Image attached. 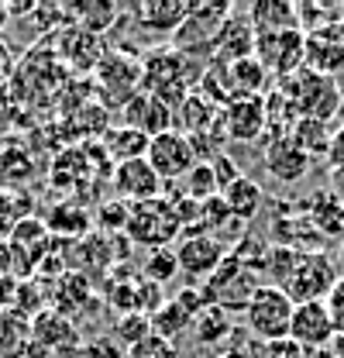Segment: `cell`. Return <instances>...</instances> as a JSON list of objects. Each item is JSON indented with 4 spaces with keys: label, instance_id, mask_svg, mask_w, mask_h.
Instances as JSON below:
<instances>
[{
    "label": "cell",
    "instance_id": "cell-33",
    "mask_svg": "<svg viewBox=\"0 0 344 358\" xmlns=\"http://www.w3.org/2000/svg\"><path fill=\"white\" fill-rule=\"evenodd\" d=\"M182 193H186V200H193V203H210L214 196H220L214 166H210V162H196V166L186 173V179H182Z\"/></svg>",
    "mask_w": 344,
    "mask_h": 358
},
{
    "label": "cell",
    "instance_id": "cell-23",
    "mask_svg": "<svg viewBox=\"0 0 344 358\" xmlns=\"http://www.w3.org/2000/svg\"><path fill=\"white\" fill-rule=\"evenodd\" d=\"M48 300H52V310L66 313L69 320H73V313L83 310L86 303H93V282L80 275V272H66V275H59L55 279V286H52V293H48Z\"/></svg>",
    "mask_w": 344,
    "mask_h": 358
},
{
    "label": "cell",
    "instance_id": "cell-45",
    "mask_svg": "<svg viewBox=\"0 0 344 358\" xmlns=\"http://www.w3.org/2000/svg\"><path fill=\"white\" fill-rule=\"evenodd\" d=\"M7 21H10V10H7V3H0V31L7 28Z\"/></svg>",
    "mask_w": 344,
    "mask_h": 358
},
{
    "label": "cell",
    "instance_id": "cell-13",
    "mask_svg": "<svg viewBox=\"0 0 344 358\" xmlns=\"http://www.w3.org/2000/svg\"><path fill=\"white\" fill-rule=\"evenodd\" d=\"M227 245H220L210 234H182L175 245V259H179V272H186L189 279H210L217 266L227 259Z\"/></svg>",
    "mask_w": 344,
    "mask_h": 358
},
{
    "label": "cell",
    "instance_id": "cell-41",
    "mask_svg": "<svg viewBox=\"0 0 344 358\" xmlns=\"http://www.w3.org/2000/svg\"><path fill=\"white\" fill-rule=\"evenodd\" d=\"M261 355L265 358H306V348H300L293 338H279V341L261 345Z\"/></svg>",
    "mask_w": 344,
    "mask_h": 358
},
{
    "label": "cell",
    "instance_id": "cell-27",
    "mask_svg": "<svg viewBox=\"0 0 344 358\" xmlns=\"http://www.w3.org/2000/svg\"><path fill=\"white\" fill-rule=\"evenodd\" d=\"M45 227H48V234H52V238H62V241H80V238H86V234H89L93 217L86 214L83 207H76V203H59V207H52V210H48Z\"/></svg>",
    "mask_w": 344,
    "mask_h": 358
},
{
    "label": "cell",
    "instance_id": "cell-16",
    "mask_svg": "<svg viewBox=\"0 0 344 358\" xmlns=\"http://www.w3.org/2000/svg\"><path fill=\"white\" fill-rule=\"evenodd\" d=\"M31 338L45 345L52 355H73L80 358V348H83V341H80V331H76V324L66 317V313L59 310H42L38 317H31Z\"/></svg>",
    "mask_w": 344,
    "mask_h": 358
},
{
    "label": "cell",
    "instance_id": "cell-31",
    "mask_svg": "<svg viewBox=\"0 0 344 358\" xmlns=\"http://www.w3.org/2000/svg\"><path fill=\"white\" fill-rule=\"evenodd\" d=\"M24 217H31V196H28V189H3L0 186V245L10 241L14 227L24 221Z\"/></svg>",
    "mask_w": 344,
    "mask_h": 358
},
{
    "label": "cell",
    "instance_id": "cell-11",
    "mask_svg": "<svg viewBox=\"0 0 344 358\" xmlns=\"http://www.w3.org/2000/svg\"><path fill=\"white\" fill-rule=\"evenodd\" d=\"M110 186H114L117 200H124V203L134 207V203L159 200L166 182H162L159 173L148 166V159H131V162L114 166V173H110Z\"/></svg>",
    "mask_w": 344,
    "mask_h": 358
},
{
    "label": "cell",
    "instance_id": "cell-15",
    "mask_svg": "<svg viewBox=\"0 0 344 358\" xmlns=\"http://www.w3.org/2000/svg\"><path fill=\"white\" fill-rule=\"evenodd\" d=\"M261 162H265V173H268V176L275 179V182H286V186L300 182V179L310 173V166H313V159L303 152L289 134L268 138V145H265V152H261Z\"/></svg>",
    "mask_w": 344,
    "mask_h": 358
},
{
    "label": "cell",
    "instance_id": "cell-38",
    "mask_svg": "<svg viewBox=\"0 0 344 358\" xmlns=\"http://www.w3.org/2000/svg\"><path fill=\"white\" fill-rule=\"evenodd\" d=\"M80 358H128V348L110 334V338H103V334H96V338H89L83 348H80Z\"/></svg>",
    "mask_w": 344,
    "mask_h": 358
},
{
    "label": "cell",
    "instance_id": "cell-24",
    "mask_svg": "<svg viewBox=\"0 0 344 358\" xmlns=\"http://www.w3.org/2000/svg\"><path fill=\"white\" fill-rule=\"evenodd\" d=\"M35 176V159L21 145V138H0V186L21 189V182Z\"/></svg>",
    "mask_w": 344,
    "mask_h": 358
},
{
    "label": "cell",
    "instance_id": "cell-22",
    "mask_svg": "<svg viewBox=\"0 0 344 358\" xmlns=\"http://www.w3.org/2000/svg\"><path fill=\"white\" fill-rule=\"evenodd\" d=\"M245 17L255 28V35H272V31H293V28H300V10L289 0H258V3H252L245 10Z\"/></svg>",
    "mask_w": 344,
    "mask_h": 358
},
{
    "label": "cell",
    "instance_id": "cell-14",
    "mask_svg": "<svg viewBox=\"0 0 344 358\" xmlns=\"http://www.w3.org/2000/svg\"><path fill=\"white\" fill-rule=\"evenodd\" d=\"M220 128L227 141H255L268 131L265 124V96H234L220 110Z\"/></svg>",
    "mask_w": 344,
    "mask_h": 358
},
{
    "label": "cell",
    "instance_id": "cell-3",
    "mask_svg": "<svg viewBox=\"0 0 344 358\" xmlns=\"http://www.w3.org/2000/svg\"><path fill=\"white\" fill-rule=\"evenodd\" d=\"M293 310H296V303L289 300L286 289H279L272 282H261L255 289V296H252V303L245 307V327L261 345L279 341V338H289Z\"/></svg>",
    "mask_w": 344,
    "mask_h": 358
},
{
    "label": "cell",
    "instance_id": "cell-20",
    "mask_svg": "<svg viewBox=\"0 0 344 358\" xmlns=\"http://www.w3.org/2000/svg\"><path fill=\"white\" fill-rule=\"evenodd\" d=\"M306 217L317 227V234L324 241H334V238H344V200L334 193V189H317L310 200H306Z\"/></svg>",
    "mask_w": 344,
    "mask_h": 358
},
{
    "label": "cell",
    "instance_id": "cell-25",
    "mask_svg": "<svg viewBox=\"0 0 344 358\" xmlns=\"http://www.w3.org/2000/svg\"><path fill=\"white\" fill-rule=\"evenodd\" d=\"M148 134H141L138 128H128V124H117V128H107L100 145H103V155L121 166V162H131V159H145L148 155Z\"/></svg>",
    "mask_w": 344,
    "mask_h": 358
},
{
    "label": "cell",
    "instance_id": "cell-7",
    "mask_svg": "<svg viewBox=\"0 0 344 358\" xmlns=\"http://www.w3.org/2000/svg\"><path fill=\"white\" fill-rule=\"evenodd\" d=\"M234 14L231 3H189L186 21L179 24V31L172 35V48L182 55H193L200 48L214 52V42L224 28V21Z\"/></svg>",
    "mask_w": 344,
    "mask_h": 358
},
{
    "label": "cell",
    "instance_id": "cell-36",
    "mask_svg": "<svg viewBox=\"0 0 344 358\" xmlns=\"http://www.w3.org/2000/svg\"><path fill=\"white\" fill-rule=\"evenodd\" d=\"M128 221H131V203L124 200H107L100 210H96V227L107 234V238H117V234H124L128 231Z\"/></svg>",
    "mask_w": 344,
    "mask_h": 358
},
{
    "label": "cell",
    "instance_id": "cell-12",
    "mask_svg": "<svg viewBox=\"0 0 344 358\" xmlns=\"http://www.w3.org/2000/svg\"><path fill=\"white\" fill-rule=\"evenodd\" d=\"M289 338L306 348V352H320V348H331V341L338 338L334 331V320L324 300H313V303H296L293 310V324H289Z\"/></svg>",
    "mask_w": 344,
    "mask_h": 358
},
{
    "label": "cell",
    "instance_id": "cell-18",
    "mask_svg": "<svg viewBox=\"0 0 344 358\" xmlns=\"http://www.w3.org/2000/svg\"><path fill=\"white\" fill-rule=\"evenodd\" d=\"M306 69L334 76V80L344 73V38L338 24L306 35Z\"/></svg>",
    "mask_w": 344,
    "mask_h": 358
},
{
    "label": "cell",
    "instance_id": "cell-26",
    "mask_svg": "<svg viewBox=\"0 0 344 358\" xmlns=\"http://www.w3.org/2000/svg\"><path fill=\"white\" fill-rule=\"evenodd\" d=\"M227 66V80L234 96H265L268 90L275 87V80L265 73V66L258 62L255 55L248 59H238V62H224Z\"/></svg>",
    "mask_w": 344,
    "mask_h": 358
},
{
    "label": "cell",
    "instance_id": "cell-6",
    "mask_svg": "<svg viewBox=\"0 0 344 358\" xmlns=\"http://www.w3.org/2000/svg\"><path fill=\"white\" fill-rule=\"evenodd\" d=\"M258 272L245 266V262H238L231 252H227V259L217 266V272L207 279V296H210V303L220 307V310L234 313V310H245L248 303H252V296H255V289L261 286L255 279Z\"/></svg>",
    "mask_w": 344,
    "mask_h": 358
},
{
    "label": "cell",
    "instance_id": "cell-2",
    "mask_svg": "<svg viewBox=\"0 0 344 358\" xmlns=\"http://www.w3.org/2000/svg\"><path fill=\"white\" fill-rule=\"evenodd\" d=\"M341 279V262L331 252L317 248V252H300L282 289L289 293L293 303H313V300H327Z\"/></svg>",
    "mask_w": 344,
    "mask_h": 358
},
{
    "label": "cell",
    "instance_id": "cell-34",
    "mask_svg": "<svg viewBox=\"0 0 344 358\" xmlns=\"http://www.w3.org/2000/svg\"><path fill=\"white\" fill-rule=\"evenodd\" d=\"M193 327V320L186 317V310L175 303V300H169L162 310L152 317V334H159L162 341H169V345H175V338L182 334V331H189Z\"/></svg>",
    "mask_w": 344,
    "mask_h": 358
},
{
    "label": "cell",
    "instance_id": "cell-8",
    "mask_svg": "<svg viewBox=\"0 0 344 358\" xmlns=\"http://www.w3.org/2000/svg\"><path fill=\"white\" fill-rule=\"evenodd\" d=\"M255 59L265 66V73L279 83L306 66V35L300 28L293 31H272L255 38Z\"/></svg>",
    "mask_w": 344,
    "mask_h": 358
},
{
    "label": "cell",
    "instance_id": "cell-10",
    "mask_svg": "<svg viewBox=\"0 0 344 358\" xmlns=\"http://www.w3.org/2000/svg\"><path fill=\"white\" fill-rule=\"evenodd\" d=\"M96 90L110 103H128L141 90V59H131L128 52H103L96 69Z\"/></svg>",
    "mask_w": 344,
    "mask_h": 358
},
{
    "label": "cell",
    "instance_id": "cell-46",
    "mask_svg": "<svg viewBox=\"0 0 344 358\" xmlns=\"http://www.w3.org/2000/svg\"><path fill=\"white\" fill-rule=\"evenodd\" d=\"M341 110H344V107H341Z\"/></svg>",
    "mask_w": 344,
    "mask_h": 358
},
{
    "label": "cell",
    "instance_id": "cell-39",
    "mask_svg": "<svg viewBox=\"0 0 344 358\" xmlns=\"http://www.w3.org/2000/svg\"><path fill=\"white\" fill-rule=\"evenodd\" d=\"M128 358H179V355H175V345L162 341L159 334H148L141 345L128 348Z\"/></svg>",
    "mask_w": 344,
    "mask_h": 358
},
{
    "label": "cell",
    "instance_id": "cell-35",
    "mask_svg": "<svg viewBox=\"0 0 344 358\" xmlns=\"http://www.w3.org/2000/svg\"><path fill=\"white\" fill-rule=\"evenodd\" d=\"M141 272H145L141 279H152V282H159V286L172 282V279L179 275V259H175V248H155V252H148V259H145Z\"/></svg>",
    "mask_w": 344,
    "mask_h": 358
},
{
    "label": "cell",
    "instance_id": "cell-42",
    "mask_svg": "<svg viewBox=\"0 0 344 358\" xmlns=\"http://www.w3.org/2000/svg\"><path fill=\"white\" fill-rule=\"evenodd\" d=\"M327 303V310H331V320H334V331H338V338H344V279L331 289V296L324 300Z\"/></svg>",
    "mask_w": 344,
    "mask_h": 358
},
{
    "label": "cell",
    "instance_id": "cell-32",
    "mask_svg": "<svg viewBox=\"0 0 344 358\" xmlns=\"http://www.w3.org/2000/svg\"><path fill=\"white\" fill-rule=\"evenodd\" d=\"M193 341L196 345H220V341H227L231 338V317H227V310H220V307H207V310L200 313L196 320H193Z\"/></svg>",
    "mask_w": 344,
    "mask_h": 358
},
{
    "label": "cell",
    "instance_id": "cell-44",
    "mask_svg": "<svg viewBox=\"0 0 344 358\" xmlns=\"http://www.w3.org/2000/svg\"><path fill=\"white\" fill-rule=\"evenodd\" d=\"M14 293H17V279L0 275V310H10L14 307Z\"/></svg>",
    "mask_w": 344,
    "mask_h": 358
},
{
    "label": "cell",
    "instance_id": "cell-29",
    "mask_svg": "<svg viewBox=\"0 0 344 358\" xmlns=\"http://www.w3.org/2000/svg\"><path fill=\"white\" fill-rule=\"evenodd\" d=\"M224 203H227V210L238 217V221H255L258 217V210H261V203H265V193H261V186H258L255 179H248V176H241L234 186H227L224 193Z\"/></svg>",
    "mask_w": 344,
    "mask_h": 358
},
{
    "label": "cell",
    "instance_id": "cell-19",
    "mask_svg": "<svg viewBox=\"0 0 344 358\" xmlns=\"http://www.w3.org/2000/svg\"><path fill=\"white\" fill-rule=\"evenodd\" d=\"M255 28L248 24V17L245 14H231L227 21H224V28H220V35H217L214 42V62H238V59H248V55H255Z\"/></svg>",
    "mask_w": 344,
    "mask_h": 358
},
{
    "label": "cell",
    "instance_id": "cell-40",
    "mask_svg": "<svg viewBox=\"0 0 344 358\" xmlns=\"http://www.w3.org/2000/svg\"><path fill=\"white\" fill-rule=\"evenodd\" d=\"M210 166H214V176H217V186H220V193L227 189V186H234L238 179L245 176L241 169H238V162L227 155V152H220V155H214L210 159Z\"/></svg>",
    "mask_w": 344,
    "mask_h": 358
},
{
    "label": "cell",
    "instance_id": "cell-17",
    "mask_svg": "<svg viewBox=\"0 0 344 358\" xmlns=\"http://www.w3.org/2000/svg\"><path fill=\"white\" fill-rule=\"evenodd\" d=\"M124 124H128V128H138V131L148 134V138H155V134L175 128V110H172L166 100H159L155 93L138 90L128 103H124Z\"/></svg>",
    "mask_w": 344,
    "mask_h": 358
},
{
    "label": "cell",
    "instance_id": "cell-21",
    "mask_svg": "<svg viewBox=\"0 0 344 358\" xmlns=\"http://www.w3.org/2000/svg\"><path fill=\"white\" fill-rule=\"evenodd\" d=\"M186 10H189V3H182V0H145V3H134L128 14L131 21H138L148 31L175 35L179 24L186 21Z\"/></svg>",
    "mask_w": 344,
    "mask_h": 358
},
{
    "label": "cell",
    "instance_id": "cell-4",
    "mask_svg": "<svg viewBox=\"0 0 344 358\" xmlns=\"http://www.w3.org/2000/svg\"><path fill=\"white\" fill-rule=\"evenodd\" d=\"M196 87V80L186 69V55L166 48V52H152L141 59V90L155 93L159 100H166L169 107H179Z\"/></svg>",
    "mask_w": 344,
    "mask_h": 358
},
{
    "label": "cell",
    "instance_id": "cell-5",
    "mask_svg": "<svg viewBox=\"0 0 344 358\" xmlns=\"http://www.w3.org/2000/svg\"><path fill=\"white\" fill-rule=\"evenodd\" d=\"M124 234L131 238V245H145L148 252H155V248H169L175 238H182V221L169 200L159 196V200L131 207V221Z\"/></svg>",
    "mask_w": 344,
    "mask_h": 358
},
{
    "label": "cell",
    "instance_id": "cell-43",
    "mask_svg": "<svg viewBox=\"0 0 344 358\" xmlns=\"http://www.w3.org/2000/svg\"><path fill=\"white\" fill-rule=\"evenodd\" d=\"M327 162H331V169H344V124L338 128V131H334V138H331Z\"/></svg>",
    "mask_w": 344,
    "mask_h": 358
},
{
    "label": "cell",
    "instance_id": "cell-30",
    "mask_svg": "<svg viewBox=\"0 0 344 358\" xmlns=\"http://www.w3.org/2000/svg\"><path fill=\"white\" fill-rule=\"evenodd\" d=\"M289 138L300 145L303 152L310 155V159H327V152H331V124H324V121H313V117H300L296 124H293V131Z\"/></svg>",
    "mask_w": 344,
    "mask_h": 358
},
{
    "label": "cell",
    "instance_id": "cell-28",
    "mask_svg": "<svg viewBox=\"0 0 344 358\" xmlns=\"http://www.w3.org/2000/svg\"><path fill=\"white\" fill-rule=\"evenodd\" d=\"M31 345V317L21 310H0V358H24Z\"/></svg>",
    "mask_w": 344,
    "mask_h": 358
},
{
    "label": "cell",
    "instance_id": "cell-1",
    "mask_svg": "<svg viewBox=\"0 0 344 358\" xmlns=\"http://www.w3.org/2000/svg\"><path fill=\"white\" fill-rule=\"evenodd\" d=\"M275 87L289 96V103L296 107L300 117H313V121H324L331 124L344 107V93L338 87L334 76H324V73H313V69H296L293 76L279 80Z\"/></svg>",
    "mask_w": 344,
    "mask_h": 358
},
{
    "label": "cell",
    "instance_id": "cell-9",
    "mask_svg": "<svg viewBox=\"0 0 344 358\" xmlns=\"http://www.w3.org/2000/svg\"><path fill=\"white\" fill-rule=\"evenodd\" d=\"M145 159H148V166L159 173V179H162L166 186H169V182H182L186 173L200 162L196 152H193V141L179 131V128L155 134V138L148 141V155H145Z\"/></svg>",
    "mask_w": 344,
    "mask_h": 358
},
{
    "label": "cell",
    "instance_id": "cell-37",
    "mask_svg": "<svg viewBox=\"0 0 344 358\" xmlns=\"http://www.w3.org/2000/svg\"><path fill=\"white\" fill-rule=\"evenodd\" d=\"M148 334H152V317H145V313H124V317H117V324H114V338H117L124 348L141 345Z\"/></svg>",
    "mask_w": 344,
    "mask_h": 358
}]
</instances>
